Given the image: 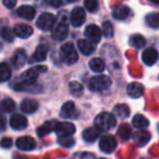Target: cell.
Returning a JSON list of instances; mask_svg holds the SVG:
<instances>
[{"label": "cell", "mask_w": 159, "mask_h": 159, "mask_svg": "<svg viewBox=\"0 0 159 159\" xmlns=\"http://www.w3.org/2000/svg\"><path fill=\"white\" fill-rule=\"evenodd\" d=\"M117 124L116 117L111 113H101L100 115L96 116L94 119L95 128L98 131H108L111 128H114Z\"/></svg>", "instance_id": "obj_1"}, {"label": "cell", "mask_w": 159, "mask_h": 159, "mask_svg": "<svg viewBox=\"0 0 159 159\" xmlns=\"http://www.w3.org/2000/svg\"><path fill=\"white\" fill-rule=\"evenodd\" d=\"M60 55L62 61L67 65H73L78 61V53L75 47L70 42L64 43L60 49Z\"/></svg>", "instance_id": "obj_2"}, {"label": "cell", "mask_w": 159, "mask_h": 159, "mask_svg": "<svg viewBox=\"0 0 159 159\" xmlns=\"http://www.w3.org/2000/svg\"><path fill=\"white\" fill-rule=\"evenodd\" d=\"M111 84V80L108 76L106 75H100L94 76L89 81V89L94 92H100L108 89Z\"/></svg>", "instance_id": "obj_3"}, {"label": "cell", "mask_w": 159, "mask_h": 159, "mask_svg": "<svg viewBox=\"0 0 159 159\" xmlns=\"http://www.w3.org/2000/svg\"><path fill=\"white\" fill-rule=\"evenodd\" d=\"M55 22H57V19L55 16L52 14V13H42L39 17H38L37 22V27L40 28L41 30H50L54 27Z\"/></svg>", "instance_id": "obj_4"}, {"label": "cell", "mask_w": 159, "mask_h": 159, "mask_svg": "<svg viewBox=\"0 0 159 159\" xmlns=\"http://www.w3.org/2000/svg\"><path fill=\"white\" fill-rule=\"evenodd\" d=\"M38 76H39V73L36 69V67L34 68H30L27 69L26 71H24L23 74L21 75V84L23 87H32L35 84V82L37 81ZM23 87H17L16 89L19 88H23Z\"/></svg>", "instance_id": "obj_5"}, {"label": "cell", "mask_w": 159, "mask_h": 159, "mask_svg": "<svg viewBox=\"0 0 159 159\" xmlns=\"http://www.w3.org/2000/svg\"><path fill=\"white\" fill-rule=\"evenodd\" d=\"M98 146H100L101 151L105 154H111L115 151L116 146H117V141L111 134H106V135L102 136L98 143Z\"/></svg>", "instance_id": "obj_6"}, {"label": "cell", "mask_w": 159, "mask_h": 159, "mask_svg": "<svg viewBox=\"0 0 159 159\" xmlns=\"http://www.w3.org/2000/svg\"><path fill=\"white\" fill-rule=\"evenodd\" d=\"M67 35H68V24H67L65 17L61 16V20L52 33V38L55 40H64L67 37Z\"/></svg>", "instance_id": "obj_7"}, {"label": "cell", "mask_w": 159, "mask_h": 159, "mask_svg": "<svg viewBox=\"0 0 159 159\" xmlns=\"http://www.w3.org/2000/svg\"><path fill=\"white\" fill-rule=\"evenodd\" d=\"M54 131L59 135V138H64V136H71L76 131V127L70 122H57L54 128Z\"/></svg>", "instance_id": "obj_8"}, {"label": "cell", "mask_w": 159, "mask_h": 159, "mask_svg": "<svg viewBox=\"0 0 159 159\" xmlns=\"http://www.w3.org/2000/svg\"><path fill=\"white\" fill-rule=\"evenodd\" d=\"M84 35L88 38L87 40L91 41L92 43H98L101 41V38H102V30L98 26L94 25V24H91V25L87 26L86 30H84Z\"/></svg>", "instance_id": "obj_9"}, {"label": "cell", "mask_w": 159, "mask_h": 159, "mask_svg": "<svg viewBox=\"0 0 159 159\" xmlns=\"http://www.w3.org/2000/svg\"><path fill=\"white\" fill-rule=\"evenodd\" d=\"M78 115H79V111H77L73 102H66L60 111V116L66 119H75L78 117Z\"/></svg>", "instance_id": "obj_10"}, {"label": "cell", "mask_w": 159, "mask_h": 159, "mask_svg": "<svg viewBox=\"0 0 159 159\" xmlns=\"http://www.w3.org/2000/svg\"><path fill=\"white\" fill-rule=\"evenodd\" d=\"M86 21V12L82 8L77 7L70 13V23L74 27H79Z\"/></svg>", "instance_id": "obj_11"}, {"label": "cell", "mask_w": 159, "mask_h": 159, "mask_svg": "<svg viewBox=\"0 0 159 159\" xmlns=\"http://www.w3.org/2000/svg\"><path fill=\"white\" fill-rule=\"evenodd\" d=\"M16 146L19 149L24 152L33 151L36 147V141L30 136H22L19 138L16 141Z\"/></svg>", "instance_id": "obj_12"}, {"label": "cell", "mask_w": 159, "mask_h": 159, "mask_svg": "<svg viewBox=\"0 0 159 159\" xmlns=\"http://www.w3.org/2000/svg\"><path fill=\"white\" fill-rule=\"evenodd\" d=\"M27 118L23 115H20V114L12 115V117L10 119V126L14 130H24L27 127Z\"/></svg>", "instance_id": "obj_13"}, {"label": "cell", "mask_w": 159, "mask_h": 159, "mask_svg": "<svg viewBox=\"0 0 159 159\" xmlns=\"http://www.w3.org/2000/svg\"><path fill=\"white\" fill-rule=\"evenodd\" d=\"M34 30L33 28L30 27V25H27V24H17V25L14 26V28H13V34H14V36H17V37L20 38H23V39H26V38L30 37V36L33 35Z\"/></svg>", "instance_id": "obj_14"}, {"label": "cell", "mask_w": 159, "mask_h": 159, "mask_svg": "<svg viewBox=\"0 0 159 159\" xmlns=\"http://www.w3.org/2000/svg\"><path fill=\"white\" fill-rule=\"evenodd\" d=\"M158 60V52L154 48H147L142 53V61L146 65L152 66Z\"/></svg>", "instance_id": "obj_15"}, {"label": "cell", "mask_w": 159, "mask_h": 159, "mask_svg": "<svg viewBox=\"0 0 159 159\" xmlns=\"http://www.w3.org/2000/svg\"><path fill=\"white\" fill-rule=\"evenodd\" d=\"M11 61H12V65L15 68L22 67L26 63V61H27V55H26L25 51H24L23 49H17L14 52V54H13Z\"/></svg>", "instance_id": "obj_16"}, {"label": "cell", "mask_w": 159, "mask_h": 159, "mask_svg": "<svg viewBox=\"0 0 159 159\" xmlns=\"http://www.w3.org/2000/svg\"><path fill=\"white\" fill-rule=\"evenodd\" d=\"M128 95L132 98H139L144 93V87L139 82H131L127 88Z\"/></svg>", "instance_id": "obj_17"}, {"label": "cell", "mask_w": 159, "mask_h": 159, "mask_svg": "<svg viewBox=\"0 0 159 159\" xmlns=\"http://www.w3.org/2000/svg\"><path fill=\"white\" fill-rule=\"evenodd\" d=\"M131 10L129 9V7L124 6V4H119V6H116L113 10V16L116 20H120V21H124L129 17Z\"/></svg>", "instance_id": "obj_18"}, {"label": "cell", "mask_w": 159, "mask_h": 159, "mask_svg": "<svg viewBox=\"0 0 159 159\" xmlns=\"http://www.w3.org/2000/svg\"><path fill=\"white\" fill-rule=\"evenodd\" d=\"M77 46H78V49H79L80 52L84 55L92 54L95 50V44L92 43V42L89 41V40H87V39H80L79 41H78Z\"/></svg>", "instance_id": "obj_19"}, {"label": "cell", "mask_w": 159, "mask_h": 159, "mask_svg": "<svg viewBox=\"0 0 159 159\" xmlns=\"http://www.w3.org/2000/svg\"><path fill=\"white\" fill-rule=\"evenodd\" d=\"M47 54H48V47L44 46V44H39V46L36 48L35 53L33 54L30 63L44 61V60L47 59Z\"/></svg>", "instance_id": "obj_20"}, {"label": "cell", "mask_w": 159, "mask_h": 159, "mask_svg": "<svg viewBox=\"0 0 159 159\" xmlns=\"http://www.w3.org/2000/svg\"><path fill=\"white\" fill-rule=\"evenodd\" d=\"M17 15L20 17L24 20H27V21H30L35 17L36 15V10L35 8L32 6H22L19 8L17 10Z\"/></svg>", "instance_id": "obj_21"}, {"label": "cell", "mask_w": 159, "mask_h": 159, "mask_svg": "<svg viewBox=\"0 0 159 159\" xmlns=\"http://www.w3.org/2000/svg\"><path fill=\"white\" fill-rule=\"evenodd\" d=\"M21 109L26 114H33L38 109V102L33 98H25L21 104Z\"/></svg>", "instance_id": "obj_22"}, {"label": "cell", "mask_w": 159, "mask_h": 159, "mask_svg": "<svg viewBox=\"0 0 159 159\" xmlns=\"http://www.w3.org/2000/svg\"><path fill=\"white\" fill-rule=\"evenodd\" d=\"M57 122V120H50V121L44 122V124L42 125V126H40L37 129V134L40 136V138H42V136H44V135H47V134H49L50 132H52L53 130H54Z\"/></svg>", "instance_id": "obj_23"}, {"label": "cell", "mask_w": 159, "mask_h": 159, "mask_svg": "<svg viewBox=\"0 0 159 159\" xmlns=\"http://www.w3.org/2000/svg\"><path fill=\"white\" fill-rule=\"evenodd\" d=\"M100 136V131L96 129L95 127H92V128H88L84 131L82 133V138H84V141L87 142L91 143V142H94L96 139H98Z\"/></svg>", "instance_id": "obj_24"}, {"label": "cell", "mask_w": 159, "mask_h": 159, "mask_svg": "<svg viewBox=\"0 0 159 159\" xmlns=\"http://www.w3.org/2000/svg\"><path fill=\"white\" fill-rule=\"evenodd\" d=\"M130 115V108L127 104H118L114 107V116L125 119Z\"/></svg>", "instance_id": "obj_25"}, {"label": "cell", "mask_w": 159, "mask_h": 159, "mask_svg": "<svg viewBox=\"0 0 159 159\" xmlns=\"http://www.w3.org/2000/svg\"><path fill=\"white\" fill-rule=\"evenodd\" d=\"M151 139L148 132L146 131H138L135 132V134L133 135V140L139 146H144L145 144H147V142Z\"/></svg>", "instance_id": "obj_26"}, {"label": "cell", "mask_w": 159, "mask_h": 159, "mask_svg": "<svg viewBox=\"0 0 159 159\" xmlns=\"http://www.w3.org/2000/svg\"><path fill=\"white\" fill-rule=\"evenodd\" d=\"M129 43H130V46L133 47V48L140 49L145 46L146 41H145V38L143 37L142 35H140V34H134V35H132L131 37H130Z\"/></svg>", "instance_id": "obj_27"}, {"label": "cell", "mask_w": 159, "mask_h": 159, "mask_svg": "<svg viewBox=\"0 0 159 159\" xmlns=\"http://www.w3.org/2000/svg\"><path fill=\"white\" fill-rule=\"evenodd\" d=\"M132 124H133V126L135 128H138V129H144V128L148 127L149 120L147 119L146 117H144L143 115L138 114V115L134 116L133 119H132Z\"/></svg>", "instance_id": "obj_28"}, {"label": "cell", "mask_w": 159, "mask_h": 159, "mask_svg": "<svg viewBox=\"0 0 159 159\" xmlns=\"http://www.w3.org/2000/svg\"><path fill=\"white\" fill-rule=\"evenodd\" d=\"M12 75L11 67L7 63H0V82H4L9 80Z\"/></svg>", "instance_id": "obj_29"}, {"label": "cell", "mask_w": 159, "mask_h": 159, "mask_svg": "<svg viewBox=\"0 0 159 159\" xmlns=\"http://www.w3.org/2000/svg\"><path fill=\"white\" fill-rule=\"evenodd\" d=\"M145 22H146V24L149 27L159 28V13L154 12L147 14L146 17H145Z\"/></svg>", "instance_id": "obj_30"}, {"label": "cell", "mask_w": 159, "mask_h": 159, "mask_svg": "<svg viewBox=\"0 0 159 159\" xmlns=\"http://www.w3.org/2000/svg\"><path fill=\"white\" fill-rule=\"evenodd\" d=\"M15 108V103L11 98H4L0 102V113H10Z\"/></svg>", "instance_id": "obj_31"}, {"label": "cell", "mask_w": 159, "mask_h": 159, "mask_svg": "<svg viewBox=\"0 0 159 159\" xmlns=\"http://www.w3.org/2000/svg\"><path fill=\"white\" fill-rule=\"evenodd\" d=\"M89 66L90 68L92 69L93 71L95 73H102L103 70L105 69V64L100 57H94L92 59L90 62H89Z\"/></svg>", "instance_id": "obj_32"}, {"label": "cell", "mask_w": 159, "mask_h": 159, "mask_svg": "<svg viewBox=\"0 0 159 159\" xmlns=\"http://www.w3.org/2000/svg\"><path fill=\"white\" fill-rule=\"evenodd\" d=\"M0 37L6 40V41L12 42L14 40V34H13V30L10 27L3 25L0 27Z\"/></svg>", "instance_id": "obj_33"}, {"label": "cell", "mask_w": 159, "mask_h": 159, "mask_svg": "<svg viewBox=\"0 0 159 159\" xmlns=\"http://www.w3.org/2000/svg\"><path fill=\"white\" fill-rule=\"evenodd\" d=\"M69 91L74 96H81L84 93V87L78 81H71L69 84Z\"/></svg>", "instance_id": "obj_34"}, {"label": "cell", "mask_w": 159, "mask_h": 159, "mask_svg": "<svg viewBox=\"0 0 159 159\" xmlns=\"http://www.w3.org/2000/svg\"><path fill=\"white\" fill-rule=\"evenodd\" d=\"M84 7L89 12H96L98 10V0H84Z\"/></svg>", "instance_id": "obj_35"}, {"label": "cell", "mask_w": 159, "mask_h": 159, "mask_svg": "<svg viewBox=\"0 0 159 159\" xmlns=\"http://www.w3.org/2000/svg\"><path fill=\"white\" fill-rule=\"evenodd\" d=\"M102 33L105 37L109 38V37H113L114 35V30H113V25L111 24V22H104L102 26Z\"/></svg>", "instance_id": "obj_36"}, {"label": "cell", "mask_w": 159, "mask_h": 159, "mask_svg": "<svg viewBox=\"0 0 159 159\" xmlns=\"http://www.w3.org/2000/svg\"><path fill=\"white\" fill-rule=\"evenodd\" d=\"M118 133L124 140H128L130 138V134H131V129L128 125H121L118 129Z\"/></svg>", "instance_id": "obj_37"}, {"label": "cell", "mask_w": 159, "mask_h": 159, "mask_svg": "<svg viewBox=\"0 0 159 159\" xmlns=\"http://www.w3.org/2000/svg\"><path fill=\"white\" fill-rule=\"evenodd\" d=\"M59 144L64 147H71L75 144V140L71 136H64V138H59Z\"/></svg>", "instance_id": "obj_38"}, {"label": "cell", "mask_w": 159, "mask_h": 159, "mask_svg": "<svg viewBox=\"0 0 159 159\" xmlns=\"http://www.w3.org/2000/svg\"><path fill=\"white\" fill-rule=\"evenodd\" d=\"M73 159H95V156L88 152H79L73 156Z\"/></svg>", "instance_id": "obj_39"}, {"label": "cell", "mask_w": 159, "mask_h": 159, "mask_svg": "<svg viewBox=\"0 0 159 159\" xmlns=\"http://www.w3.org/2000/svg\"><path fill=\"white\" fill-rule=\"evenodd\" d=\"M0 146L3 147V148H10L12 146V140L11 138H3L0 141Z\"/></svg>", "instance_id": "obj_40"}, {"label": "cell", "mask_w": 159, "mask_h": 159, "mask_svg": "<svg viewBox=\"0 0 159 159\" xmlns=\"http://www.w3.org/2000/svg\"><path fill=\"white\" fill-rule=\"evenodd\" d=\"M2 2H3V4L8 9H12V8H14V7L16 6L17 0H2Z\"/></svg>", "instance_id": "obj_41"}, {"label": "cell", "mask_w": 159, "mask_h": 159, "mask_svg": "<svg viewBox=\"0 0 159 159\" xmlns=\"http://www.w3.org/2000/svg\"><path fill=\"white\" fill-rule=\"evenodd\" d=\"M46 2L49 6L53 7V8H59L63 1H62V0H46Z\"/></svg>", "instance_id": "obj_42"}, {"label": "cell", "mask_w": 159, "mask_h": 159, "mask_svg": "<svg viewBox=\"0 0 159 159\" xmlns=\"http://www.w3.org/2000/svg\"><path fill=\"white\" fill-rule=\"evenodd\" d=\"M4 129H6V118L0 113V132L3 131Z\"/></svg>", "instance_id": "obj_43"}, {"label": "cell", "mask_w": 159, "mask_h": 159, "mask_svg": "<svg viewBox=\"0 0 159 159\" xmlns=\"http://www.w3.org/2000/svg\"><path fill=\"white\" fill-rule=\"evenodd\" d=\"M148 1L153 2V3H155V4H159V0H148Z\"/></svg>", "instance_id": "obj_44"}, {"label": "cell", "mask_w": 159, "mask_h": 159, "mask_svg": "<svg viewBox=\"0 0 159 159\" xmlns=\"http://www.w3.org/2000/svg\"><path fill=\"white\" fill-rule=\"evenodd\" d=\"M68 2H75V1H77V0H67Z\"/></svg>", "instance_id": "obj_45"}, {"label": "cell", "mask_w": 159, "mask_h": 159, "mask_svg": "<svg viewBox=\"0 0 159 159\" xmlns=\"http://www.w3.org/2000/svg\"><path fill=\"white\" fill-rule=\"evenodd\" d=\"M158 131H159V124H158Z\"/></svg>", "instance_id": "obj_46"}, {"label": "cell", "mask_w": 159, "mask_h": 159, "mask_svg": "<svg viewBox=\"0 0 159 159\" xmlns=\"http://www.w3.org/2000/svg\"><path fill=\"white\" fill-rule=\"evenodd\" d=\"M141 159H145V158H141Z\"/></svg>", "instance_id": "obj_47"}, {"label": "cell", "mask_w": 159, "mask_h": 159, "mask_svg": "<svg viewBox=\"0 0 159 159\" xmlns=\"http://www.w3.org/2000/svg\"><path fill=\"white\" fill-rule=\"evenodd\" d=\"M101 159H105V158H101Z\"/></svg>", "instance_id": "obj_48"}]
</instances>
